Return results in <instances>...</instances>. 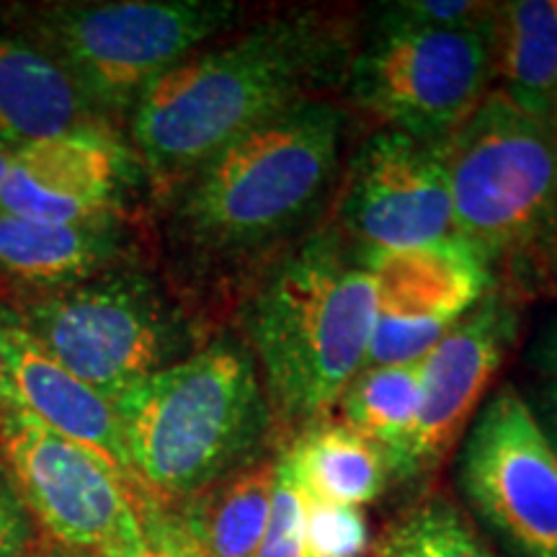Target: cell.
<instances>
[{
  "label": "cell",
  "instance_id": "f1b7e54d",
  "mask_svg": "<svg viewBox=\"0 0 557 557\" xmlns=\"http://www.w3.org/2000/svg\"><path fill=\"white\" fill-rule=\"evenodd\" d=\"M527 364L542 380H557V318L540 331L534 344L527 351Z\"/></svg>",
  "mask_w": 557,
  "mask_h": 557
},
{
  "label": "cell",
  "instance_id": "f546056e",
  "mask_svg": "<svg viewBox=\"0 0 557 557\" xmlns=\"http://www.w3.org/2000/svg\"><path fill=\"white\" fill-rule=\"evenodd\" d=\"M11 410H18V400H16V393H13L3 351H0V416L11 413Z\"/></svg>",
  "mask_w": 557,
  "mask_h": 557
},
{
  "label": "cell",
  "instance_id": "5bb4252c",
  "mask_svg": "<svg viewBox=\"0 0 557 557\" xmlns=\"http://www.w3.org/2000/svg\"><path fill=\"white\" fill-rule=\"evenodd\" d=\"M137 158L109 124L83 127L11 152L0 212L47 222L114 218L137 181Z\"/></svg>",
  "mask_w": 557,
  "mask_h": 557
},
{
  "label": "cell",
  "instance_id": "ffe728a7",
  "mask_svg": "<svg viewBox=\"0 0 557 557\" xmlns=\"http://www.w3.org/2000/svg\"><path fill=\"white\" fill-rule=\"evenodd\" d=\"M282 457L299 493L325 504L361 508L393 480L385 449L336 418L292 438Z\"/></svg>",
  "mask_w": 557,
  "mask_h": 557
},
{
  "label": "cell",
  "instance_id": "5b68a950",
  "mask_svg": "<svg viewBox=\"0 0 557 557\" xmlns=\"http://www.w3.org/2000/svg\"><path fill=\"white\" fill-rule=\"evenodd\" d=\"M455 238L521 308L557 292V132L493 88L447 143Z\"/></svg>",
  "mask_w": 557,
  "mask_h": 557
},
{
  "label": "cell",
  "instance_id": "cb8c5ba5",
  "mask_svg": "<svg viewBox=\"0 0 557 557\" xmlns=\"http://www.w3.org/2000/svg\"><path fill=\"white\" fill-rule=\"evenodd\" d=\"M496 3L480 0H393L374 11L372 26L400 29H470L493 21Z\"/></svg>",
  "mask_w": 557,
  "mask_h": 557
},
{
  "label": "cell",
  "instance_id": "1f68e13d",
  "mask_svg": "<svg viewBox=\"0 0 557 557\" xmlns=\"http://www.w3.org/2000/svg\"><path fill=\"white\" fill-rule=\"evenodd\" d=\"M9 163H11V152L5 148H0V186H3V178H5V171H9Z\"/></svg>",
  "mask_w": 557,
  "mask_h": 557
},
{
  "label": "cell",
  "instance_id": "52a82bcc",
  "mask_svg": "<svg viewBox=\"0 0 557 557\" xmlns=\"http://www.w3.org/2000/svg\"><path fill=\"white\" fill-rule=\"evenodd\" d=\"M243 18L233 0L52 3L34 11L41 50L65 70L90 109L132 111L143 90Z\"/></svg>",
  "mask_w": 557,
  "mask_h": 557
},
{
  "label": "cell",
  "instance_id": "3957f363",
  "mask_svg": "<svg viewBox=\"0 0 557 557\" xmlns=\"http://www.w3.org/2000/svg\"><path fill=\"white\" fill-rule=\"evenodd\" d=\"M346 111L308 101L235 139L176 189L173 235L201 269L246 276L315 230L336 189Z\"/></svg>",
  "mask_w": 557,
  "mask_h": 557
},
{
  "label": "cell",
  "instance_id": "2e32d148",
  "mask_svg": "<svg viewBox=\"0 0 557 557\" xmlns=\"http://www.w3.org/2000/svg\"><path fill=\"white\" fill-rule=\"evenodd\" d=\"M122 214L88 222H47L0 212V278L34 289H65L127 263Z\"/></svg>",
  "mask_w": 557,
  "mask_h": 557
},
{
  "label": "cell",
  "instance_id": "603a6c76",
  "mask_svg": "<svg viewBox=\"0 0 557 557\" xmlns=\"http://www.w3.org/2000/svg\"><path fill=\"white\" fill-rule=\"evenodd\" d=\"M305 500V557H364L369 527L361 508Z\"/></svg>",
  "mask_w": 557,
  "mask_h": 557
},
{
  "label": "cell",
  "instance_id": "484cf974",
  "mask_svg": "<svg viewBox=\"0 0 557 557\" xmlns=\"http://www.w3.org/2000/svg\"><path fill=\"white\" fill-rule=\"evenodd\" d=\"M34 542V524L16 485L0 465V557H26Z\"/></svg>",
  "mask_w": 557,
  "mask_h": 557
},
{
  "label": "cell",
  "instance_id": "d4e9b609",
  "mask_svg": "<svg viewBox=\"0 0 557 557\" xmlns=\"http://www.w3.org/2000/svg\"><path fill=\"white\" fill-rule=\"evenodd\" d=\"M256 557H305V500L282 451L276 462L269 527Z\"/></svg>",
  "mask_w": 557,
  "mask_h": 557
},
{
  "label": "cell",
  "instance_id": "d6a6232c",
  "mask_svg": "<svg viewBox=\"0 0 557 557\" xmlns=\"http://www.w3.org/2000/svg\"><path fill=\"white\" fill-rule=\"evenodd\" d=\"M553 124H555V132H557V96H555V107H553Z\"/></svg>",
  "mask_w": 557,
  "mask_h": 557
},
{
  "label": "cell",
  "instance_id": "277c9868",
  "mask_svg": "<svg viewBox=\"0 0 557 557\" xmlns=\"http://www.w3.org/2000/svg\"><path fill=\"white\" fill-rule=\"evenodd\" d=\"M129 470L158 508H173L276 447L259 364L225 336L150 374L114 400Z\"/></svg>",
  "mask_w": 557,
  "mask_h": 557
},
{
  "label": "cell",
  "instance_id": "8fae6325",
  "mask_svg": "<svg viewBox=\"0 0 557 557\" xmlns=\"http://www.w3.org/2000/svg\"><path fill=\"white\" fill-rule=\"evenodd\" d=\"M331 222L367 259L457 240L447 143L372 132L348 160Z\"/></svg>",
  "mask_w": 557,
  "mask_h": 557
},
{
  "label": "cell",
  "instance_id": "d6986e66",
  "mask_svg": "<svg viewBox=\"0 0 557 557\" xmlns=\"http://www.w3.org/2000/svg\"><path fill=\"white\" fill-rule=\"evenodd\" d=\"M493 88L529 114L553 120L557 96V0L496 3Z\"/></svg>",
  "mask_w": 557,
  "mask_h": 557
},
{
  "label": "cell",
  "instance_id": "8992f818",
  "mask_svg": "<svg viewBox=\"0 0 557 557\" xmlns=\"http://www.w3.org/2000/svg\"><path fill=\"white\" fill-rule=\"evenodd\" d=\"M3 310L58 364L111 403L197 351L184 308L132 263Z\"/></svg>",
  "mask_w": 557,
  "mask_h": 557
},
{
  "label": "cell",
  "instance_id": "4316f807",
  "mask_svg": "<svg viewBox=\"0 0 557 557\" xmlns=\"http://www.w3.org/2000/svg\"><path fill=\"white\" fill-rule=\"evenodd\" d=\"M111 557H191L184 542L178 540L176 529H173L169 513L163 508L150 506L145 513V532L137 545L124 549L120 555Z\"/></svg>",
  "mask_w": 557,
  "mask_h": 557
},
{
  "label": "cell",
  "instance_id": "7402d4cb",
  "mask_svg": "<svg viewBox=\"0 0 557 557\" xmlns=\"http://www.w3.org/2000/svg\"><path fill=\"white\" fill-rule=\"evenodd\" d=\"M372 557H496L447 498L434 496L382 534Z\"/></svg>",
  "mask_w": 557,
  "mask_h": 557
},
{
  "label": "cell",
  "instance_id": "83f0119b",
  "mask_svg": "<svg viewBox=\"0 0 557 557\" xmlns=\"http://www.w3.org/2000/svg\"><path fill=\"white\" fill-rule=\"evenodd\" d=\"M527 403L557 451V380H540V385L532 389Z\"/></svg>",
  "mask_w": 557,
  "mask_h": 557
},
{
  "label": "cell",
  "instance_id": "44dd1931",
  "mask_svg": "<svg viewBox=\"0 0 557 557\" xmlns=\"http://www.w3.org/2000/svg\"><path fill=\"white\" fill-rule=\"evenodd\" d=\"M421 361L361 367L338 400L341 423L385 449L393 475L406 455L421 408Z\"/></svg>",
  "mask_w": 557,
  "mask_h": 557
},
{
  "label": "cell",
  "instance_id": "9c48e42d",
  "mask_svg": "<svg viewBox=\"0 0 557 557\" xmlns=\"http://www.w3.org/2000/svg\"><path fill=\"white\" fill-rule=\"evenodd\" d=\"M0 449L26 511L58 547L111 557L143 537L145 513L156 504L94 449L21 408L0 416Z\"/></svg>",
  "mask_w": 557,
  "mask_h": 557
},
{
  "label": "cell",
  "instance_id": "4dcf8cb0",
  "mask_svg": "<svg viewBox=\"0 0 557 557\" xmlns=\"http://www.w3.org/2000/svg\"><path fill=\"white\" fill-rule=\"evenodd\" d=\"M47 557H96L88 553H78V549H65V547H54L52 553H47Z\"/></svg>",
  "mask_w": 557,
  "mask_h": 557
},
{
  "label": "cell",
  "instance_id": "ba28073f",
  "mask_svg": "<svg viewBox=\"0 0 557 557\" xmlns=\"http://www.w3.org/2000/svg\"><path fill=\"white\" fill-rule=\"evenodd\" d=\"M344 90L382 127L449 143L493 90V21L470 29L372 26L351 54Z\"/></svg>",
  "mask_w": 557,
  "mask_h": 557
},
{
  "label": "cell",
  "instance_id": "6da1fadb",
  "mask_svg": "<svg viewBox=\"0 0 557 557\" xmlns=\"http://www.w3.org/2000/svg\"><path fill=\"white\" fill-rule=\"evenodd\" d=\"M357 50L336 11L292 9L201 47L143 90L129 111L139 169L176 191L235 139L344 88Z\"/></svg>",
  "mask_w": 557,
  "mask_h": 557
},
{
  "label": "cell",
  "instance_id": "9a60e30c",
  "mask_svg": "<svg viewBox=\"0 0 557 557\" xmlns=\"http://www.w3.org/2000/svg\"><path fill=\"white\" fill-rule=\"evenodd\" d=\"M0 351L9 367L21 410L37 418L54 434L94 449L132 478L114 403L58 364L29 333L13 323L3 308H0Z\"/></svg>",
  "mask_w": 557,
  "mask_h": 557
},
{
  "label": "cell",
  "instance_id": "30bf717a",
  "mask_svg": "<svg viewBox=\"0 0 557 557\" xmlns=\"http://www.w3.org/2000/svg\"><path fill=\"white\" fill-rule=\"evenodd\" d=\"M457 485L506 549L557 557V451L513 385L498 387L470 421Z\"/></svg>",
  "mask_w": 557,
  "mask_h": 557
},
{
  "label": "cell",
  "instance_id": "e0dca14e",
  "mask_svg": "<svg viewBox=\"0 0 557 557\" xmlns=\"http://www.w3.org/2000/svg\"><path fill=\"white\" fill-rule=\"evenodd\" d=\"M96 124L107 122L50 54L0 32V148L16 152Z\"/></svg>",
  "mask_w": 557,
  "mask_h": 557
},
{
  "label": "cell",
  "instance_id": "ac0fdd59",
  "mask_svg": "<svg viewBox=\"0 0 557 557\" xmlns=\"http://www.w3.org/2000/svg\"><path fill=\"white\" fill-rule=\"evenodd\" d=\"M278 451L184 504L163 508L191 557H256L274 500Z\"/></svg>",
  "mask_w": 557,
  "mask_h": 557
},
{
  "label": "cell",
  "instance_id": "7c38bea8",
  "mask_svg": "<svg viewBox=\"0 0 557 557\" xmlns=\"http://www.w3.org/2000/svg\"><path fill=\"white\" fill-rule=\"evenodd\" d=\"M519 323V305L487 292L423 357L418 421L393 478L410 483L431 475L444 462L517 344Z\"/></svg>",
  "mask_w": 557,
  "mask_h": 557
},
{
  "label": "cell",
  "instance_id": "4fadbf2b",
  "mask_svg": "<svg viewBox=\"0 0 557 557\" xmlns=\"http://www.w3.org/2000/svg\"><path fill=\"white\" fill-rule=\"evenodd\" d=\"M377 315L364 367L413 364L491 292L475 256L459 240L372 256Z\"/></svg>",
  "mask_w": 557,
  "mask_h": 557
},
{
  "label": "cell",
  "instance_id": "7a4b0ae2",
  "mask_svg": "<svg viewBox=\"0 0 557 557\" xmlns=\"http://www.w3.org/2000/svg\"><path fill=\"white\" fill-rule=\"evenodd\" d=\"M377 315L367 256L320 222L248 287L246 341L274 421L276 447L331 421L364 367Z\"/></svg>",
  "mask_w": 557,
  "mask_h": 557
}]
</instances>
